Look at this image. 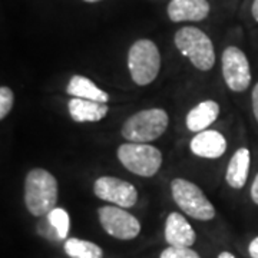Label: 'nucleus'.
Returning a JSON list of instances; mask_svg holds the SVG:
<instances>
[{
    "label": "nucleus",
    "mask_w": 258,
    "mask_h": 258,
    "mask_svg": "<svg viewBox=\"0 0 258 258\" xmlns=\"http://www.w3.org/2000/svg\"><path fill=\"white\" fill-rule=\"evenodd\" d=\"M59 197L56 178L43 168L29 171L25 179V205L35 217L47 215L55 210Z\"/></svg>",
    "instance_id": "1"
},
{
    "label": "nucleus",
    "mask_w": 258,
    "mask_h": 258,
    "mask_svg": "<svg viewBox=\"0 0 258 258\" xmlns=\"http://www.w3.org/2000/svg\"><path fill=\"white\" fill-rule=\"evenodd\" d=\"M176 49L191 60L198 69L208 72L215 64V50L212 40L201 29L194 26L181 28L174 36Z\"/></svg>",
    "instance_id": "2"
},
{
    "label": "nucleus",
    "mask_w": 258,
    "mask_h": 258,
    "mask_svg": "<svg viewBox=\"0 0 258 258\" xmlns=\"http://www.w3.org/2000/svg\"><path fill=\"white\" fill-rule=\"evenodd\" d=\"M169 118L164 109L152 108L144 109L125 120L122 126V137L128 142L134 144H148L161 138L168 128Z\"/></svg>",
    "instance_id": "3"
},
{
    "label": "nucleus",
    "mask_w": 258,
    "mask_h": 258,
    "mask_svg": "<svg viewBox=\"0 0 258 258\" xmlns=\"http://www.w3.org/2000/svg\"><path fill=\"white\" fill-rule=\"evenodd\" d=\"M128 69L132 81L138 86H147L157 79L161 69V53L149 39H139L128 52Z\"/></svg>",
    "instance_id": "4"
},
{
    "label": "nucleus",
    "mask_w": 258,
    "mask_h": 258,
    "mask_svg": "<svg viewBox=\"0 0 258 258\" xmlns=\"http://www.w3.org/2000/svg\"><path fill=\"white\" fill-rule=\"evenodd\" d=\"M171 192L176 205L191 218L210 221L215 217L214 205L197 184L184 178H175L171 182Z\"/></svg>",
    "instance_id": "5"
},
{
    "label": "nucleus",
    "mask_w": 258,
    "mask_h": 258,
    "mask_svg": "<svg viewBox=\"0 0 258 258\" xmlns=\"http://www.w3.org/2000/svg\"><path fill=\"white\" fill-rule=\"evenodd\" d=\"M118 159L129 172L144 178L157 174L162 165V152L148 144H122L118 148Z\"/></svg>",
    "instance_id": "6"
},
{
    "label": "nucleus",
    "mask_w": 258,
    "mask_h": 258,
    "mask_svg": "<svg viewBox=\"0 0 258 258\" xmlns=\"http://www.w3.org/2000/svg\"><path fill=\"white\" fill-rule=\"evenodd\" d=\"M98 217L102 228L113 238L129 241L137 238L141 232V222L120 207H101L98 210Z\"/></svg>",
    "instance_id": "7"
},
{
    "label": "nucleus",
    "mask_w": 258,
    "mask_h": 258,
    "mask_svg": "<svg viewBox=\"0 0 258 258\" xmlns=\"http://www.w3.org/2000/svg\"><path fill=\"white\" fill-rule=\"evenodd\" d=\"M222 76L234 92L247 91L251 83V69L245 53L237 46H228L222 52Z\"/></svg>",
    "instance_id": "8"
},
{
    "label": "nucleus",
    "mask_w": 258,
    "mask_h": 258,
    "mask_svg": "<svg viewBox=\"0 0 258 258\" xmlns=\"http://www.w3.org/2000/svg\"><path fill=\"white\" fill-rule=\"evenodd\" d=\"M95 195L120 208H131L138 201V191L134 185L116 176H101L93 185Z\"/></svg>",
    "instance_id": "9"
},
{
    "label": "nucleus",
    "mask_w": 258,
    "mask_h": 258,
    "mask_svg": "<svg viewBox=\"0 0 258 258\" xmlns=\"http://www.w3.org/2000/svg\"><path fill=\"white\" fill-rule=\"evenodd\" d=\"M189 148L194 155L207 159H217L222 157L227 151V139L218 131L207 129L197 134L192 139Z\"/></svg>",
    "instance_id": "10"
},
{
    "label": "nucleus",
    "mask_w": 258,
    "mask_h": 258,
    "mask_svg": "<svg viewBox=\"0 0 258 258\" xmlns=\"http://www.w3.org/2000/svg\"><path fill=\"white\" fill-rule=\"evenodd\" d=\"M165 241L171 247H191L197 241V234L182 214L171 212L165 221Z\"/></svg>",
    "instance_id": "11"
},
{
    "label": "nucleus",
    "mask_w": 258,
    "mask_h": 258,
    "mask_svg": "<svg viewBox=\"0 0 258 258\" xmlns=\"http://www.w3.org/2000/svg\"><path fill=\"white\" fill-rule=\"evenodd\" d=\"M210 15L208 0H171L168 16L172 22H201Z\"/></svg>",
    "instance_id": "12"
},
{
    "label": "nucleus",
    "mask_w": 258,
    "mask_h": 258,
    "mask_svg": "<svg viewBox=\"0 0 258 258\" xmlns=\"http://www.w3.org/2000/svg\"><path fill=\"white\" fill-rule=\"evenodd\" d=\"M68 109H69L71 118L78 123L99 122L109 112L106 103L89 101V99H79V98H72L68 103Z\"/></svg>",
    "instance_id": "13"
},
{
    "label": "nucleus",
    "mask_w": 258,
    "mask_h": 258,
    "mask_svg": "<svg viewBox=\"0 0 258 258\" xmlns=\"http://www.w3.org/2000/svg\"><path fill=\"white\" fill-rule=\"evenodd\" d=\"M220 115V105L215 101L200 102L186 115V128L191 132H203L212 125Z\"/></svg>",
    "instance_id": "14"
},
{
    "label": "nucleus",
    "mask_w": 258,
    "mask_h": 258,
    "mask_svg": "<svg viewBox=\"0 0 258 258\" xmlns=\"http://www.w3.org/2000/svg\"><path fill=\"white\" fill-rule=\"evenodd\" d=\"M249 161H251V155L248 148H240L238 151H235V154L230 159L225 174L227 184L231 188L241 189L245 185L249 172Z\"/></svg>",
    "instance_id": "15"
},
{
    "label": "nucleus",
    "mask_w": 258,
    "mask_h": 258,
    "mask_svg": "<svg viewBox=\"0 0 258 258\" xmlns=\"http://www.w3.org/2000/svg\"><path fill=\"white\" fill-rule=\"evenodd\" d=\"M66 92L69 93L72 98H79V99H89V101H96L101 103L109 102V95L98 88L95 83L82 75H74L71 81L66 86Z\"/></svg>",
    "instance_id": "16"
},
{
    "label": "nucleus",
    "mask_w": 258,
    "mask_h": 258,
    "mask_svg": "<svg viewBox=\"0 0 258 258\" xmlns=\"http://www.w3.org/2000/svg\"><path fill=\"white\" fill-rule=\"evenodd\" d=\"M64 252L71 258H102L103 249L91 241L69 238L64 241Z\"/></svg>",
    "instance_id": "17"
},
{
    "label": "nucleus",
    "mask_w": 258,
    "mask_h": 258,
    "mask_svg": "<svg viewBox=\"0 0 258 258\" xmlns=\"http://www.w3.org/2000/svg\"><path fill=\"white\" fill-rule=\"evenodd\" d=\"M47 222L50 224V227H53L59 240H64L68 237L71 220H69V214L64 211L63 208H55L49 212L47 214Z\"/></svg>",
    "instance_id": "18"
},
{
    "label": "nucleus",
    "mask_w": 258,
    "mask_h": 258,
    "mask_svg": "<svg viewBox=\"0 0 258 258\" xmlns=\"http://www.w3.org/2000/svg\"><path fill=\"white\" fill-rule=\"evenodd\" d=\"M15 105V95L13 91L8 86L0 88V119L3 120L12 111Z\"/></svg>",
    "instance_id": "19"
},
{
    "label": "nucleus",
    "mask_w": 258,
    "mask_h": 258,
    "mask_svg": "<svg viewBox=\"0 0 258 258\" xmlns=\"http://www.w3.org/2000/svg\"><path fill=\"white\" fill-rule=\"evenodd\" d=\"M159 258H201L197 251H194L191 247H168L165 248Z\"/></svg>",
    "instance_id": "20"
},
{
    "label": "nucleus",
    "mask_w": 258,
    "mask_h": 258,
    "mask_svg": "<svg viewBox=\"0 0 258 258\" xmlns=\"http://www.w3.org/2000/svg\"><path fill=\"white\" fill-rule=\"evenodd\" d=\"M251 99H252V112H254V116H255V119L258 122V83L254 86V89H252Z\"/></svg>",
    "instance_id": "21"
},
{
    "label": "nucleus",
    "mask_w": 258,
    "mask_h": 258,
    "mask_svg": "<svg viewBox=\"0 0 258 258\" xmlns=\"http://www.w3.org/2000/svg\"><path fill=\"white\" fill-rule=\"evenodd\" d=\"M251 200L255 205H258V174L255 175L254 182L251 185Z\"/></svg>",
    "instance_id": "22"
},
{
    "label": "nucleus",
    "mask_w": 258,
    "mask_h": 258,
    "mask_svg": "<svg viewBox=\"0 0 258 258\" xmlns=\"http://www.w3.org/2000/svg\"><path fill=\"white\" fill-rule=\"evenodd\" d=\"M248 252L251 258H258V237H255L254 240L249 242Z\"/></svg>",
    "instance_id": "23"
},
{
    "label": "nucleus",
    "mask_w": 258,
    "mask_h": 258,
    "mask_svg": "<svg viewBox=\"0 0 258 258\" xmlns=\"http://www.w3.org/2000/svg\"><path fill=\"white\" fill-rule=\"evenodd\" d=\"M251 13H252V18L255 19V22H258V0H254V2H252Z\"/></svg>",
    "instance_id": "24"
},
{
    "label": "nucleus",
    "mask_w": 258,
    "mask_h": 258,
    "mask_svg": "<svg viewBox=\"0 0 258 258\" xmlns=\"http://www.w3.org/2000/svg\"><path fill=\"white\" fill-rule=\"evenodd\" d=\"M218 258H235L231 252H228V251H222L221 254L218 255Z\"/></svg>",
    "instance_id": "25"
},
{
    "label": "nucleus",
    "mask_w": 258,
    "mask_h": 258,
    "mask_svg": "<svg viewBox=\"0 0 258 258\" xmlns=\"http://www.w3.org/2000/svg\"><path fill=\"white\" fill-rule=\"evenodd\" d=\"M83 2H86V3H96V2H101V0H83Z\"/></svg>",
    "instance_id": "26"
}]
</instances>
